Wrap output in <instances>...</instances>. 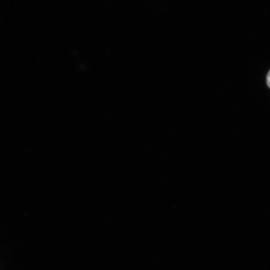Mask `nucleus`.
Here are the masks:
<instances>
[{
  "instance_id": "1",
  "label": "nucleus",
  "mask_w": 270,
  "mask_h": 270,
  "mask_svg": "<svg viewBox=\"0 0 270 270\" xmlns=\"http://www.w3.org/2000/svg\"><path fill=\"white\" fill-rule=\"evenodd\" d=\"M266 84L270 88V70L268 72L266 76Z\"/></svg>"
}]
</instances>
